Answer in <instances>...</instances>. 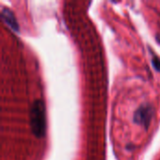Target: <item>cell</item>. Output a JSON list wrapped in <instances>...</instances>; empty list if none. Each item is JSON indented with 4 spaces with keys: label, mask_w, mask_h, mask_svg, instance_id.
<instances>
[{
    "label": "cell",
    "mask_w": 160,
    "mask_h": 160,
    "mask_svg": "<svg viewBox=\"0 0 160 160\" xmlns=\"http://www.w3.org/2000/svg\"><path fill=\"white\" fill-rule=\"evenodd\" d=\"M30 126L37 138H42L46 132L45 105L42 100H35L30 110Z\"/></svg>",
    "instance_id": "cell-1"
},
{
    "label": "cell",
    "mask_w": 160,
    "mask_h": 160,
    "mask_svg": "<svg viewBox=\"0 0 160 160\" xmlns=\"http://www.w3.org/2000/svg\"><path fill=\"white\" fill-rule=\"evenodd\" d=\"M153 114H154V110L150 105H142L135 112L134 122L147 128Z\"/></svg>",
    "instance_id": "cell-2"
},
{
    "label": "cell",
    "mask_w": 160,
    "mask_h": 160,
    "mask_svg": "<svg viewBox=\"0 0 160 160\" xmlns=\"http://www.w3.org/2000/svg\"><path fill=\"white\" fill-rule=\"evenodd\" d=\"M1 15H2V18L5 21V22L13 31H18L19 30V24L17 22V20H16L14 14L12 13V11L10 9H8V8H3L2 10H1Z\"/></svg>",
    "instance_id": "cell-3"
},
{
    "label": "cell",
    "mask_w": 160,
    "mask_h": 160,
    "mask_svg": "<svg viewBox=\"0 0 160 160\" xmlns=\"http://www.w3.org/2000/svg\"><path fill=\"white\" fill-rule=\"evenodd\" d=\"M152 62H153V65H154L155 68L157 70L160 71V59L157 58V57H153V61Z\"/></svg>",
    "instance_id": "cell-4"
}]
</instances>
